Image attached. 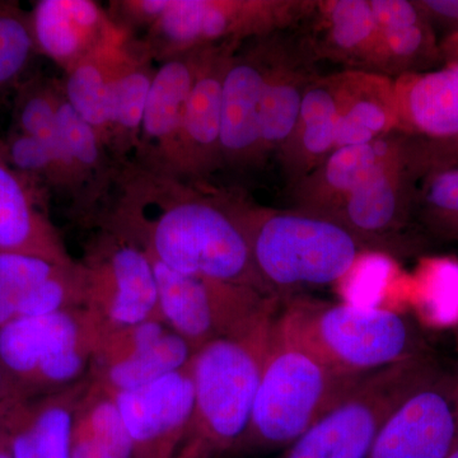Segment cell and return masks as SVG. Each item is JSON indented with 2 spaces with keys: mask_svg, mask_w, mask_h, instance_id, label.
I'll use <instances>...</instances> for the list:
<instances>
[{
  "mask_svg": "<svg viewBox=\"0 0 458 458\" xmlns=\"http://www.w3.org/2000/svg\"><path fill=\"white\" fill-rule=\"evenodd\" d=\"M106 221L165 267L250 286L270 295L252 261L241 201L204 192L203 183L131 165L119 171Z\"/></svg>",
  "mask_w": 458,
  "mask_h": 458,
  "instance_id": "cell-1",
  "label": "cell"
},
{
  "mask_svg": "<svg viewBox=\"0 0 458 458\" xmlns=\"http://www.w3.org/2000/svg\"><path fill=\"white\" fill-rule=\"evenodd\" d=\"M276 325L342 375L363 377L432 351L417 322L391 310L300 294L279 303Z\"/></svg>",
  "mask_w": 458,
  "mask_h": 458,
  "instance_id": "cell-2",
  "label": "cell"
},
{
  "mask_svg": "<svg viewBox=\"0 0 458 458\" xmlns=\"http://www.w3.org/2000/svg\"><path fill=\"white\" fill-rule=\"evenodd\" d=\"M363 377L328 367L286 335L274 316L251 420L234 452L286 450Z\"/></svg>",
  "mask_w": 458,
  "mask_h": 458,
  "instance_id": "cell-3",
  "label": "cell"
},
{
  "mask_svg": "<svg viewBox=\"0 0 458 458\" xmlns=\"http://www.w3.org/2000/svg\"><path fill=\"white\" fill-rule=\"evenodd\" d=\"M240 209L255 269L279 302L303 289L345 279L369 252L354 234L330 219L252 208L243 201Z\"/></svg>",
  "mask_w": 458,
  "mask_h": 458,
  "instance_id": "cell-4",
  "label": "cell"
},
{
  "mask_svg": "<svg viewBox=\"0 0 458 458\" xmlns=\"http://www.w3.org/2000/svg\"><path fill=\"white\" fill-rule=\"evenodd\" d=\"M273 318L249 333L214 340L195 352L194 417L176 458L233 452L249 429Z\"/></svg>",
  "mask_w": 458,
  "mask_h": 458,
  "instance_id": "cell-5",
  "label": "cell"
},
{
  "mask_svg": "<svg viewBox=\"0 0 458 458\" xmlns=\"http://www.w3.org/2000/svg\"><path fill=\"white\" fill-rule=\"evenodd\" d=\"M105 335L86 307L9 322L0 328V372L26 400L87 378Z\"/></svg>",
  "mask_w": 458,
  "mask_h": 458,
  "instance_id": "cell-6",
  "label": "cell"
},
{
  "mask_svg": "<svg viewBox=\"0 0 458 458\" xmlns=\"http://www.w3.org/2000/svg\"><path fill=\"white\" fill-rule=\"evenodd\" d=\"M439 360L430 351L364 376L280 458H369L391 412Z\"/></svg>",
  "mask_w": 458,
  "mask_h": 458,
  "instance_id": "cell-7",
  "label": "cell"
},
{
  "mask_svg": "<svg viewBox=\"0 0 458 458\" xmlns=\"http://www.w3.org/2000/svg\"><path fill=\"white\" fill-rule=\"evenodd\" d=\"M148 256L155 270L159 318L195 352L214 340L243 335L278 311L276 298L254 288L182 276Z\"/></svg>",
  "mask_w": 458,
  "mask_h": 458,
  "instance_id": "cell-8",
  "label": "cell"
},
{
  "mask_svg": "<svg viewBox=\"0 0 458 458\" xmlns=\"http://www.w3.org/2000/svg\"><path fill=\"white\" fill-rule=\"evenodd\" d=\"M80 262L86 276L84 307L105 333L159 318L152 261L122 229L101 223V232L90 240Z\"/></svg>",
  "mask_w": 458,
  "mask_h": 458,
  "instance_id": "cell-9",
  "label": "cell"
},
{
  "mask_svg": "<svg viewBox=\"0 0 458 458\" xmlns=\"http://www.w3.org/2000/svg\"><path fill=\"white\" fill-rule=\"evenodd\" d=\"M405 138L399 149L349 195L330 221L348 229L372 252L400 247L414 216L418 183L423 176L418 140Z\"/></svg>",
  "mask_w": 458,
  "mask_h": 458,
  "instance_id": "cell-10",
  "label": "cell"
},
{
  "mask_svg": "<svg viewBox=\"0 0 458 458\" xmlns=\"http://www.w3.org/2000/svg\"><path fill=\"white\" fill-rule=\"evenodd\" d=\"M458 441V366L442 360L382 427L369 458H447Z\"/></svg>",
  "mask_w": 458,
  "mask_h": 458,
  "instance_id": "cell-11",
  "label": "cell"
},
{
  "mask_svg": "<svg viewBox=\"0 0 458 458\" xmlns=\"http://www.w3.org/2000/svg\"><path fill=\"white\" fill-rule=\"evenodd\" d=\"M194 355V348L162 319H148L108 333L87 378L108 393L135 390L185 369Z\"/></svg>",
  "mask_w": 458,
  "mask_h": 458,
  "instance_id": "cell-12",
  "label": "cell"
},
{
  "mask_svg": "<svg viewBox=\"0 0 458 458\" xmlns=\"http://www.w3.org/2000/svg\"><path fill=\"white\" fill-rule=\"evenodd\" d=\"M191 363L152 384L110 393L131 439L134 458H176L194 417Z\"/></svg>",
  "mask_w": 458,
  "mask_h": 458,
  "instance_id": "cell-13",
  "label": "cell"
},
{
  "mask_svg": "<svg viewBox=\"0 0 458 458\" xmlns=\"http://www.w3.org/2000/svg\"><path fill=\"white\" fill-rule=\"evenodd\" d=\"M274 35L255 38L251 47L234 51L229 60L223 83L221 146L223 165L232 170H251L265 162L260 107Z\"/></svg>",
  "mask_w": 458,
  "mask_h": 458,
  "instance_id": "cell-14",
  "label": "cell"
},
{
  "mask_svg": "<svg viewBox=\"0 0 458 458\" xmlns=\"http://www.w3.org/2000/svg\"><path fill=\"white\" fill-rule=\"evenodd\" d=\"M238 47L240 44H225L199 51L197 73L181 131V179L203 183L214 171L223 167V83L229 60Z\"/></svg>",
  "mask_w": 458,
  "mask_h": 458,
  "instance_id": "cell-15",
  "label": "cell"
},
{
  "mask_svg": "<svg viewBox=\"0 0 458 458\" xmlns=\"http://www.w3.org/2000/svg\"><path fill=\"white\" fill-rule=\"evenodd\" d=\"M199 51L172 57L157 68L137 149L141 167L180 177L181 131L197 73Z\"/></svg>",
  "mask_w": 458,
  "mask_h": 458,
  "instance_id": "cell-16",
  "label": "cell"
},
{
  "mask_svg": "<svg viewBox=\"0 0 458 458\" xmlns=\"http://www.w3.org/2000/svg\"><path fill=\"white\" fill-rule=\"evenodd\" d=\"M36 51L64 72L129 38L93 0H38L30 12Z\"/></svg>",
  "mask_w": 458,
  "mask_h": 458,
  "instance_id": "cell-17",
  "label": "cell"
},
{
  "mask_svg": "<svg viewBox=\"0 0 458 458\" xmlns=\"http://www.w3.org/2000/svg\"><path fill=\"white\" fill-rule=\"evenodd\" d=\"M0 252H14L56 264L75 262L45 209L44 188L9 162L0 138Z\"/></svg>",
  "mask_w": 458,
  "mask_h": 458,
  "instance_id": "cell-18",
  "label": "cell"
},
{
  "mask_svg": "<svg viewBox=\"0 0 458 458\" xmlns=\"http://www.w3.org/2000/svg\"><path fill=\"white\" fill-rule=\"evenodd\" d=\"M307 18L310 38L303 41L312 56L351 66L349 71L385 75L381 32L369 0L315 2Z\"/></svg>",
  "mask_w": 458,
  "mask_h": 458,
  "instance_id": "cell-19",
  "label": "cell"
},
{
  "mask_svg": "<svg viewBox=\"0 0 458 458\" xmlns=\"http://www.w3.org/2000/svg\"><path fill=\"white\" fill-rule=\"evenodd\" d=\"M280 33V32H279ZM276 33L260 107V140L264 159L278 156L300 119L304 93L315 80V57L304 41L291 45Z\"/></svg>",
  "mask_w": 458,
  "mask_h": 458,
  "instance_id": "cell-20",
  "label": "cell"
},
{
  "mask_svg": "<svg viewBox=\"0 0 458 458\" xmlns=\"http://www.w3.org/2000/svg\"><path fill=\"white\" fill-rule=\"evenodd\" d=\"M405 138L391 134L364 146L337 148L293 186L297 212L330 219L343 201L399 149Z\"/></svg>",
  "mask_w": 458,
  "mask_h": 458,
  "instance_id": "cell-21",
  "label": "cell"
},
{
  "mask_svg": "<svg viewBox=\"0 0 458 458\" xmlns=\"http://www.w3.org/2000/svg\"><path fill=\"white\" fill-rule=\"evenodd\" d=\"M348 72L315 78L304 93L295 131L278 155L292 186L335 150L336 123Z\"/></svg>",
  "mask_w": 458,
  "mask_h": 458,
  "instance_id": "cell-22",
  "label": "cell"
},
{
  "mask_svg": "<svg viewBox=\"0 0 458 458\" xmlns=\"http://www.w3.org/2000/svg\"><path fill=\"white\" fill-rule=\"evenodd\" d=\"M381 32L388 78L434 71L443 62L441 41L417 2L369 0Z\"/></svg>",
  "mask_w": 458,
  "mask_h": 458,
  "instance_id": "cell-23",
  "label": "cell"
},
{
  "mask_svg": "<svg viewBox=\"0 0 458 458\" xmlns=\"http://www.w3.org/2000/svg\"><path fill=\"white\" fill-rule=\"evenodd\" d=\"M89 379L23 403L5 424L13 458H71L72 420Z\"/></svg>",
  "mask_w": 458,
  "mask_h": 458,
  "instance_id": "cell-24",
  "label": "cell"
},
{
  "mask_svg": "<svg viewBox=\"0 0 458 458\" xmlns=\"http://www.w3.org/2000/svg\"><path fill=\"white\" fill-rule=\"evenodd\" d=\"M400 129L428 140L458 134V63L394 80Z\"/></svg>",
  "mask_w": 458,
  "mask_h": 458,
  "instance_id": "cell-25",
  "label": "cell"
},
{
  "mask_svg": "<svg viewBox=\"0 0 458 458\" xmlns=\"http://www.w3.org/2000/svg\"><path fill=\"white\" fill-rule=\"evenodd\" d=\"M345 89L336 123L335 149L364 146L400 129L394 78L346 71Z\"/></svg>",
  "mask_w": 458,
  "mask_h": 458,
  "instance_id": "cell-26",
  "label": "cell"
},
{
  "mask_svg": "<svg viewBox=\"0 0 458 458\" xmlns=\"http://www.w3.org/2000/svg\"><path fill=\"white\" fill-rule=\"evenodd\" d=\"M131 36L108 45L65 72L63 93L108 150L114 89L131 51Z\"/></svg>",
  "mask_w": 458,
  "mask_h": 458,
  "instance_id": "cell-27",
  "label": "cell"
},
{
  "mask_svg": "<svg viewBox=\"0 0 458 458\" xmlns=\"http://www.w3.org/2000/svg\"><path fill=\"white\" fill-rule=\"evenodd\" d=\"M71 458H134L116 401L89 379L73 412Z\"/></svg>",
  "mask_w": 458,
  "mask_h": 458,
  "instance_id": "cell-28",
  "label": "cell"
},
{
  "mask_svg": "<svg viewBox=\"0 0 458 458\" xmlns=\"http://www.w3.org/2000/svg\"><path fill=\"white\" fill-rule=\"evenodd\" d=\"M60 98L62 83L56 81L36 78L23 84L14 108V129L47 144L55 161L57 189L75 198L80 190L77 174L57 123Z\"/></svg>",
  "mask_w": 458,
  "mask_h": 458,
  "instance_id": "cell-29",
  "label": "cell"
},
{
  "mask_svg": "<svg viewBox=\"0 0 458 458\" xmlns=\"http://www.w3.org/2000/svg\"><path fill=\"white\" fill-rule=\"evenodd\" d=\"M141 45L131 51L114 89L113 122H111L108 152L122 158L129 152H137L140 146L144 107L157 69L150 64Z\"/></svg>",
  "mask_w": 458,
  "mask_h": 458,
  "instance_id": "cell-30",
  "label": "cell"
},
{
  "mask_svg": "<svg viewBox=\"0 0 458 458\" xmlns=\"http://www.w3.org/2000/svg\"><path fill=\"white\" fill-rule=\"evenodd\" d=\"M57 123L77 174L81 207L92 204L116 180L119 172L114 174L107 148L95 129L66 101L63 89Z\"/></svg>",
  "mask_w": 458,
  "mask_h": 458,
  "instance_id": "cell-31",
  "label": "cell"
},
{
  "mask_svg": "<svg viewBox=\"0 0 458 458\" xmlns=\"http://www.w3.org/2000/svg\"><path fill=\"white\" fill-rule=\"evenodd\" d=\"M421 179L414 216L430 237L458 242V165L434 168Z\"/></svg>",
  "mask_w": 458,
  "mask_h": 458,
  "instance_id": "cell-32",
  "label": "cell"
},
{
  "mask_svg": "<svg viewBox=\"0 0 458 458\" xmlns=\"http://www.w3.org/2000/svg\"><path fill=\"white\" fill-rule=\"evenodd\" d=\"M36 53L30 13L0 0V93L20 82Z\"/></svg>",
  "mask_w": 458,
  "mask_h": 458,
  "instance_id": "cell-33",
  "label": "cell"
},
{
  "mask_svg": "<svg viewBox=\"0 0 458 458\" xmlns=\"http://www.w3.org/2000/svg\"><path fill=\"white\" fill-rule=\"evenodd\" d=\"M4 141L9 162L18 172L40 185L57 188L55 161L47 144L16 129Z\"/></svg>",
  "mask_w": 458,
  "mask_h": 458,
  "instance_id": "cell-34",
  "label": "cell"
},
{
  "mask_svg": "<svg viewBox=\"0 0 458 458\" xmlns=\"http://www.w3.org/2000/svg\"><path fill=\"white\" fill-rule=\"evenodd\" d=\"M65 267L68 265L56 264L33 256L0 252V297L11 298L29 291L50 279Z\"/></svg>",
  "mask_w": 458,
  "mask_h": 458,
  "instance_id": "cell-35",
  "label": "cell"
},
{
  "mask_svg": "<svg viewBox=\"0 0 458 458\" xmlns=\"http://www.w3.org/2000/svg\"><path fill=\"white\" fill-rule=\"evenodd\" d=\"M170 0H122L110 3L108 12L114 25L129 36L132 30L150 29L165 13Z\"/></svg>",
  "mask_w": 458,
  "mask_h": 458,
  "instance_id": "cell-36",
  "label": "cell"
},
{
  "mask_svg": "<svg viewBox=\"0 0 458 458\" xmlns=\"http://www.w3.org/2000/svg\"><path fill=\"white\" fill-rule=\"evenodd\" d=\"M417 3L437 36L438 31L443 33V38L458 33V0H420Z\"/></svg>",
  "mask_w": 458,
  "mask_h": 458,
  "instance_id": "cell-37",
  "label": "cell"
},
{
  "mask_svg": "<svg viewBox=\"0 0 458 458\" xmlns=\"http://www.w3.org/2000/svg\"><path fill=\"white\" fill-rule=\"evenodd\" d=\"M426 171L458 165V134L445 140H421Z\"/></svg>",
  "mask_w": 458,
  "mask_h": 458,
  "instance_id": "cell-38",
  "label": "cell"
},
{
  "mask_svg": "<svg viewBox=\"0 0 458 458\" xmlns=\"http://www.w3.org/2000/svg\"><path fill=\"white\" fill-rule=\"evenodd\" d=\"M27 401L0 372V426L5 427Z\"/></svg>",
  "mask_w": 458,
  "mask_h": 458,
  "instance_id": "cell-39",
  "label": "cell"
},
{
  "mask_svg": "<svg viewBox=\"0 0 458 458\" xmlns=\"http://www.w3.org/2000/svg\"><path fill=\"white\" fill-rule=\"evenodd\" d=\"M441 51L443 62L445 64L458 63V33L450 36V38H443L441 41Z\"/></svg>",
  "mask_w": 458,
  "mask_h": 458,
  "instance_id": "cell-40",
  "label": "cell"
},
{
  "mask_svg": "<svg viewBox=\"0 0 458 458\" xmlns=\"http://www.w3.org/2000/svg\"><path fill=\"white\" fill-rule=\"evenodd\" d=\"M0 458H13L8 433L3 426H0Z\"/></svg>",
  "mask_w": 458,
  "mask_h": 458,
  "instance_id": "cell-41",
  "label": "cell"
},
{
  "mask_svg": "<svg viewBox=\"0 0 458 458\" xmlns=\"http://www.w3.org/2000/svg\"><path fill=\"white\" fill-rule=\"evenodd\" d=\"M447 458H458V441L456 445H454V450H452L451 454H448Z\"/></svg>",
  "mask_w": 458,
  "mask_h": 458,
  "instance_id": "cell-42",
  "label": "cell"
},
{
  "mask_svg": "<svg viewBox=\"0 0 458 458\" xmlns=\"http://www.w3.org/2000/svg\"><path fill=\"white\" fill-rule=\"evenodd\" d=\"M454 336H456V351H457V355H458V325L456 327V333H454Z\"/></svg>",
  "mask_w": 458,
  "mask_h": 458,
  "instance_id": "cell-43",
  "label": "cell"
}]
</instances>
